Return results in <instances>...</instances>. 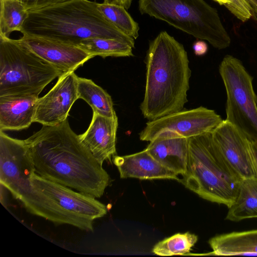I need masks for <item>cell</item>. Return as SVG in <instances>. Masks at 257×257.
<instances>
[{
	"mask_svg": "<svg viewBox=\"0 0 257 257\" xmlns=\"http://www.w3.org/2000/svg\"><path fill=\"white\" fill-rule=\"evenodd\" d=\"M18 41L36 55L63 73L74 71L94 57L78 46L43 38L23 35Z\"/></svg>",
	"mask_w": 257,
	"mask_h": 257,
	"instance_id": "cell-13",
	"label": "cell"
},
{
	"mask_svg": "<svg viewBox=\"0 0 257 257\" xmlns=\"http://www.w3.org/2000/svg\"><path fill=\"white\" fill-rule=\"evenodd\" d=\"M94 57L133 56V49L128 44L115 40L93 38L81 41L77 46Z\"/></svg>",
	"mask_w": 257,
	"mask_h": 257,
	"instance_id": "cell-21",
	"label": "cell"
},
{
	"mask_svg": "<svg viewBox=\"0 0 257 257\" xmlns=\"http://www.w3.org/2000/svg\"><path fill=\"white\" fill-rule=\"evenodd\" d=\"M213 1L217 2L220 5L224 6L226 8H227L229 4V3L227 0H213Z\"/></svg>",
	"mask_w": 257,
	"mask_h": 257,
	"instance_id": "cell-31",
	"label": "cell"
},
{
	"mask_svg": "<svg viewBox=\"0 0 257 257\" xmlns=\"http://www.w3.org/2000/svg\"><path fill=\"white\" fill-rule=\"evenodd\" d=\"M17 1H20L25 4L27 0H17Z\"/></svg>",
	"mask_w": 257,
	"mask_h": 257,
	"instance_id": "cell-32",
	"label": "cell"
},
{
	"mask_svg": "<svg viewBox=\"0 0 257 257\" xmlns=\"http://www.w3.org/2000/svg\"><path fill=\"white\" fill-rule=\"evenodd\" d=\"M209 243L215 255H257V229L219 235Z\"/></svg>",
	"mask_w": 257,
	"mask_h": 257,
	"instance_id": "cell-18",
	"label": "cell"
},
{
	"mask_svg": "<svg viewBox=\"0 0 257 257\" xmlns=\"http://www.w3.org/2000/svg\"><path fill=\"white\" fill-rule=\"evenodd\" d=\"M39 98L32 93L0 96V131L29 127L34 122Z\"/></svg>",
	"mask_w": 257,
	"mask_h": 257,
	"instance_id": "cell-16",
	"label": "cell"
},
{
	"mask_svg": "<svg viewBox=\"0 0 257 257\" xmlns=\"http://www.w3.org/2000/svg\"><path fill=\"white\" fill-rule=\"evenodd\" d=\"M138 4L141 14L165 21L215 48L230 44L217 11L204 0H139Z\"/></svg>",
	"mask_w": 257,
	"mask_h": 257,
	"instance_id": "cell-6",
	"label": "cell"
},
{
	"mask_svg": "<svg viewBox=\"0 0 257 257\" xmlns=\"http://www.w3.org/2000/svg\"><path fill=\"white\" fill-rule=\"evenodd\" d=\"M63 73L18 40L0 37V96L39 95L47 85Z\"/></svg>",
	"mask_w": 257,
	"mask_h": 257,
	"instance_id": "cell-7",
	"label": "cell"
},
{
	"mask_svg": "<svg viewBox=\"0 0 257 257\" xmlns=\"http://www.w3.org/2000/svg\"><path fill=\"white\" fill-rule=\"evenodd\" d=\"M223 120L214 110L203 106L183 109L148 121L139 138L142 141L151 142L163 133H171L189 139L212 132Z\"/></svg>",
	"mask_w": 257,
	"mask_h": 257,
	"instance_id": "cell-9",
	"label": "cell"
},
{
	"mask_svg": "<svg viewBox=\"0 0 257 257\" xmlns=\"http://www.w3.org/2000/svg\"><path fill=\"white\" fill-rule=\"evenodd\" d=\"M188 143L186 171L179 181L201 198L229 208L242 179L221 155L212 132L190 138Z\"/></svg>",
	"mask_w": 257,
	"mask_h": 257,
	"instance_id": "cell-5",
	"label": "cell"
},
{
	"mask_svg": "<svg viewBox=\"0 0 257 257\" xmlns=\"http://www.w3.org/2000/svg\"><path fill=\"white\" fill-rule=\"evenodd\" d=\"M193 49L196 55L202 56L207 53L208 46L205 42L200 40L194 43Z\"/></svg>",
	"mask_w": 257,
	"mask_h": 257,
	"instance_id": "cell-27",
	"label": "cell"
},
{
	"mask_svg": "<svg viewBox=\"0 0 257 257\" xmlns=\"http://www.w3.org/2000/svg\"><path fill=\"white\" fill-rule=\"evenodd\" d=\"M118 124L117 116L108 117L93 112L88 128L79 135L82 142L102 166L105 161H111V157L116 154Z\"/></svg>",
	"mask_w": 257,
	"mask_h": 257,
	"instance_id": "cell-14",
	"label": "cell"
},
{
	"mask_svg": "<svg viewBox=\"0 0 257 257\" xmlns=\"http://www.w3.org/2000/svg\"><path fill=\"white\" fill-rule=\"evenodd\" d=\"M132 0H103V3L122 6L126 10L131 6Z\"/></svg>",
	"mask_w": 257,
	"mask_h": 257,
	"instance_id": "cell-29",
	"label": "cell"
},
{
	"mask_svg": "<svg viewBox=\"0 0 257 257\" xmlns=\"http://www.w3.org/2000/svg\"><path fill=\"white\" fill-rule=\"evenodd\" d=\"M198 240V237L189 232L176 233L158 242L152 251L160 256L184 255L190 252Z\"/></svg>",
	"mask_w": 257,
	"mask_h": 257,
	"instance_id": "cell-24",
	"label": "cell"
},
{
	"mask_svg": "<svg viewBox=\"0 0 257 257\" xmlns=\"http://www.w3.org/2000/svg\"><path fill=\"white\" fill-rule=\"evenodd\" d=\"M98 9L105 19L123 34L136 39L139 37V24L121 6L98 3Z\"/></svg>",
	"mask_w": 257,
	"mask_h": 257,
	"instance_id": "cell-23",
	"label": "cell"
},
{
	"mask_svg": "<svg viewBox=\"0 0 257 257\" xmlns=\"http://www.w3.org/2000/svg\"><path fill=\"white\" fill-rule=\"evenodd\" d=\"M248 4L252 7L254 19H256L257 16V0H246Z\"/></svg>",
	"mask_w": 257,
	"mask_h": 257,
	"instance_id": "cell-30",
	"label": "cell"
},
{
	"mask_svg": "<svg viewBox=\"0 0 257 257\" xmlns=\"http://www.w3.org/2000/svg\"><path fill=\"white\" fill-rule=\"evenodd\" d=\"M0 37L9 38L14 31L20 32L28 10L17 0H0Z\"/></svg>",
	"mask_w": 257,
	"mask_h": 257,
	"instance_id": "cell-22",
	"label": "cell"
},
{
	"mask_svg": "<svg viewBox=\"0 0 257 257\" xmlns=\"http://www.w3.org/2000/svg\"><path fill=\"white\" fill-rule=\"evenodd\" d=\"M27 211L56 225L93 231V221L107 213L106 206L90 195L46 179L36 173L19 200Z\"/></svg>",
	"mask_w": 257,
	"mask_h": 257,
	"instance_id": "cell-4",
	"label": "cell"
},
{
	"mask_svg": "<svg viewBox=\"0 0 257 257\" xmlns=\"http://www.w3.org/2000/svg\"><path fill=\"white\" fill-rule=\"evenodd\" d=\"M78 77L74 71L64 73L44 96L39 98L34 122L55 125L67 119L74 103L78 99Z\"/></svg>",
	"mask_w": 257,
	"mask_h": 257,
	"instance_id": "cell-11",
	"label": "cell"
},
{
	"mask_svg": "<svg viewBox=\"0 0 257 257\" xmlns=\"http://www.w3.org/2000/svg\"><path fill=\"white\" fill-rule=\"evenodd\" d=\"M112 161L121 178L169 179L178 181L180 179L176 173L162 165L146 149L131 155H115Z\"/></svg>",
	"mask_w": 257,
	"mask_h": 257,
	"instance_id": "cell-17",
	"label": "cell"
},
{
	"mask_svg": "<svg viewBox=\"0 0 257 257\" xmlns=\"http://www.w3.org/2000/svg\"><path fill=\"white\" fill-rule=\"evenodd\" d=\"M68 0H27L24 4L28 10L54 5Z\"/></svg>",
	"mask_w": 257,
	"mask_h": 257,
	"instance_id": "cell-26",
	"label": "cell"
},
{
	"mask_svg": "<svg viewBox=\"0 0 257 257\" xmlns=\"http://www.w3.org/2000/svg\"><path fill=\"white\" fill-rule=\"evenodd\" d=\"M35 172L32 159L24 140L0 131V183L20 200L30 187Z\"/></svg>",
	"mask_w": 257,
	"mask_h": 257,
	"instance_id": "cell-10",
	"label": "cell"
},
{
	"mask_svg": "<svg viewBox=\"0 0 257 257\" xmlns=\"http://www.w3.org/2000/svg\"><path fill=\"white\" fill-rule=\"evenodd\" d=\"M98 3L68 0L28 10L20 32L77 46L93 38L118 40L135 48V39L107 21L98 9Z\"/></svg>",
	"mask_w": 257,
	"mask_h": 257,
	"instance_id": "cell-3",
	"label": "cell"
},
{
	"mask_svg": "<svg viewBox=\"0 0 257 257\" xmlns=\"http://www.w3.org/2000/svg\"><path fill=\"white\" fill-rule=\"evenodd\" d=\"M159 163L177 175L186 171L188 152V139L164 133L150 142L145 149Z\"/></svg>",
	"mask_w": 257,
	"mask_h": 257,
	"instance_id": "cell-15",
	"label": "cell"
},
{
	"mask_svg": "<svg viewBox=\"0 0 257 257\" xmlns=\"http://www.w3.org/2000/svg\"><path fill=\"white\" fill-rule=\"evenodd\" d=\"M229 4L226 8L241 21L244 22L250 18L254 19L252 7L246 0H227Z\"/></svg>",
	"mask_w": 257,
	"mask_h": 257,
	"instance_id": "cell-25",
	"label": "cell"
},
{
	"mask_svg": "<svg viewBox=\"0 0 257 257\" xmlns=\"http://www.w3.org/2000/svg\"><path fill=\"white\" fill-rule=\"evenodd\" d=\"M228 209L226 220L239 221L257 217V178L241 180L237 198Z\"/></svg>",
	"mask_w": 257,
	"mask_h": 257,
	"instance_id": "cell-19",
	"label": "cell"
},
{
	"mask_svg": "<svg viewBox=\"0 0 257 257\" xmlns=\"http://www.w3.org/2000/svg\"><path fill=\"white\" fill-rule=\"evenodd\" d=\"M212 138L221 155L241 179L257 178L253 166L250 142L226 120L212 132Z\"/></svg>",
	"mask_w": 257,
	"mask_h": 257,
	"instance_id": "cell-12",
	"label": "cell"
},
{
	"mask_svg": "<svg viewBox=\"0 0 257 257\" xmlns=\"http://www.w3.org/2000/svg\"><path fill=\"white\" fill-rule=\"evenodd\" d=\"M249 142L253 166L257 177V142Z\"/></svg>",
	"mask_w": 257,
	"mask_h": 257,
	"instance_id": "cell-28",
	"label": "cell"
},
{
	"mask_svg": "<svg viewBox=\"0 0 257 257\" xmlns=\"http://www.w3.org/2000/svg\"><path fill=\"white\" fill-rule=\"evenodd\" d=\"M219 71L226 92V120L250 141L257 142V96L252 77L237 58L226 55Z\"/></svg>",
	"mask_w": 257,
	"mask_h": 257,
	"instance_id": "cell-8",
	"label": "cell"
},
{
	"mask_svg": "<svg viewBox=\"0 0 257 257\" xmlns=\"http://www.w3.org/2000/svg\"><path fill=\"white\" fill-rule=\"evenodd\" d=\"M42 177L95 198L109 185L107 172L71 129L68 119L42 128L24 140Z\"/></svg>",
	"mask_w": 257,
	"mask_h": 257,
	"instance_id": "cell-1",
	"label": "cell"
},
{
	"mask_svg": "<svg viewBox=\"0 0 257 257\" xmlns=\"http://www.w3.org/2000/svg\"><path fill=\"white\" fill-rule=\"evenodd\" d=\"M146 85L140 105L148 121L181 111L188 102L191 70L184 46L166 31L149 43Z\"/></svg>",
	"mask_w": 257,
	"mask_h": 257,
	"instance_id": "cell-2",
	"label": "cell"
},
{
	"mask_svg": "<svg viewBox=\"0 0 257 257\" xmlns=\"http://www.w3.org/2000/svg\"><path fill=\"white\" fill-rule=\"evenodd\" d=\"M77 93L78 99L85 101L93 112L108 117L117 116L110 95L92 80L78 77Z\"/></svg>",
	"mask_w": 257,
	"mask_h": 257,
	"instance_id": "cell-20",
	"label": "cell"
}]
</instances>
